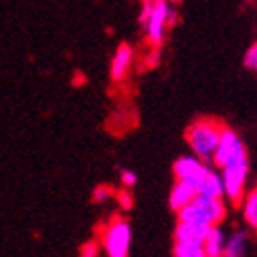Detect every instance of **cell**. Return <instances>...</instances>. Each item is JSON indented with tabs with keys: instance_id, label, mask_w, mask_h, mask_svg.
I'll use <instances>...</instances> for the list:
<instances>
[{
	"instance_id": "44dd1931",
	"label": "cell",
	"mask_w": 257,
	"mask_h": 257,
	"mask_svg": "<svg viewBox=\"0 0 257 257\" xmlns=\"http://www.w3.org/2000/svg\"><path fill=\"white\" fill-rule=\"evenodd\" d=\"M144 64H146V66H148V68H155V66H157V64H159V52H157V48H155V52H151V54H148V56H146Z\"/></svg>"
},
{
	"instance_id": "52a82bcc",
	"label": "cell",
	"mask_w": 257,
	"mask_h": 257,
	"mask_svg": "<svg viewBox=\"0 0 257 257\" xmlns=\"http://www.w3.org/2000/svg\"><path fill=\"white\" fill-rule=\"evenodd\" d=\"M210 167L204 163V159L196 157V155H189V157H179L173 165V175L177 181H187L191 185L200 187L202 181L206 179Z\"/></svg>"
},
{
	"instance_id": "5bb4252c",
	"label": "cell",
	"mask_w": 257,
	"mask_h": 257,
	"mask_svg": "<svg viewBox=\"0 0 257 257\" xmlns=\"http://www.w3.org/2000/svg\"><path fill=\"white\" fill-rule=\"evenodd\" d=\"M241 204H243V218L253 230H257V185L247 191Z\"/></svg>"
},
{
	"instance_id": "5b68a950",
	"label": "cell",
	"mask_w": 257,
	"mask_h": 257,
	"mask_svg": "<svg viewBox=\"0 0 257 257\" xmlns=\"http://www.w3.org/2000/svg\"><path fill=\"white\" fill-rule=\"evenodd\" d=\"M247 159V148L243 144V140L239 138V134L230 130L226 125L224 132H222V138H220V144L216 148V153H214V165L218 169H224L232 163H239V161H245Z\"/></svg>"
},
{
	"instance_id": "277c9868",
	"label": "cell",
	"mask_w": 257,
	"mask_h": 257,
	"mask_svg": "<svg viewBox=\"0 0 257 257\" xmlns=\"http://www.w3.org/2000/svg\"><path fill=\"white\" fill-rule=\"evenodd\" d=\"M222 185H224V198L230 204H241L247 194V177H249V161H239L222 169Z\"/></svg>"
},
{
	"instance_id": "603a6c76",
	"label": "cell",
	"mask_w": 257,
	"mask_h": 257,
	"mask_svg": "<svg viewBox=\"0 0 257 257\" xmlns=\"http://www.w3.org/2000/svg\"><path fill=\"white\" fill-rule=\"evenodd\" d=\"M144 3H155V0H142V5H144Z\"/></svg>"
},
{
	"instance_id": "8fae6325",
	"label": "cell",
	"mask_w": 257,
	"mask_h": 257,
	"mask_svg": "<svg viewBox=\"0 0 257 257\" xmlns=\"http://www.w3.org/2000/svg\"><path fill=\"white\" fill-rule=\"evenodd\" d=\"M226 234L224 230L216 224V226H212L210 232L206 234V239H204V251L208 257H222L224 255V249H226Z\"/></svg>"
},
{
	"instance_id": "30bf717a",
	"label": "cell",
	"mask_w": 257,
	"mask_h": 257,
	"mask_svg": "<svg viewBox=\"0 0 257 257\" xmlns=\"http://www.w3.org/2000/svg\"><path fill=\"white\" fill-rule=\"evenodd\" d=\"M216 226V224H214ZM210 224H198V222H183L177 220L175 226V241H189V243H204L206 234L210 232Z\"/></svg>"
},
{
	"instance_id": "8992f818",
	"label": "cell",
	"mask_w": 257,
	"mask_h": 257,
	"mask_svg": "<svg viewBox=\"0 0 257 257\" xmlns=\"http://www.w3.org/2000/svg\"><path fill=\"white\" fill-rule=\"evenodd\" d=\"M171 9H173V5H171L169 0H155L153 13H151V17H148V21L144 23L148 44H151L153 48H159V46L163 44L165 33H167V27H169Z\"/></svg>"
},
{
	"instance_id": "2e32d148",
	"label": "cell",
	"mask_w": 257,
	"mask_h": 257,
	"mask_svg": "<svg viewBox=\"0 0 257 257\" xmlns=\"http://www.w3.org/2000/svg\"><path fill=\"white\" fill-rule=\"evenodd\" d=\"M113 196H115V191H113L111 185H99V187H95V191H93V200L99 202V204L107 202V200L113 198Z\"/></svg>"
},
{
	"instance_id": "ffe728a7",
	"label": "cell",
	"mask_w": 257,
	"mask_h": 257,
	"mask_svg": "<svg viewBox=\"0 0 257 257\" xmlns=\"http://www.w3.org/2000/svg\"><path fill=\"white\" fill-rule=\"evenodd\" d=\"M97 253H99V245L95 241L84 243L80 249V257H97Z\"/></svg>"
},
{
	"instance_id": "3957f363",
	"label": "cell",
	"mask_w": 257,
	"mask_h": 257,
	"mask_svg": "<svg viewBox=\"0 0 257 257\" xmlns=\"http://www.w3.org/2000/svg\"><path fill=\"white\" fill-rule=\"evenodd\" d=\"M132 247V226L123 216H113L103 230V249L107 257H127Z\"/></svg>"
},
{
	"instance_id": "7c38bea8",
	"label": "cell",
	"mask_w": 257,
	"mask_h": 257,
	"mask_svg": "<svg viewBox=\"0 0 257 257\" xmlns=\"http://www.w3.org/2000/svg\"><path fill=\"white\" fill-rule=\"evenodd\" d=\"M247 245H249V237L245 230H234L228 241H226V249L222 257H247Z\"/></svg>"
},
{
	"instance_id": "7a4b0ae2",
	"label": "cell",
	"mask_w": 257,
	"mask_h": 257,
	"mask_svg": "<svg viewBox=\"0 0 257 257\" xmlns=\"http://www.w3.org/2000/svg\"><path fill=\"white\" fill-rule=\"evenodd\" d=\"M226 218V204L222 198H208L198 194V198L177 212V220L198 222V224H220Z\"/></svg>"
},
{
	"instance_id": "4fadbf2b",
	"label": "cell",
	"mask_w": 257,
	"mask_h": 257,
	"mask_svg": "<svg viewBox=\"0 0 257 257\" xmlns=\"http://www.w3.org/2000/svg\"><path fill=\"white\" fill-rule=\"evenodd\" d=\"M198 194L208 196V198H224V185H222V177L216 171H208L206 179L202 181V185L198 187Z\"/></svg>"
},
{
	"instance_id": "7402d4cb",
	"label": "cell",
	"mask_w": 257,
	"mask_h": 257,
	"mask_svg": "<svg viewBox=\"0 0 257 257\" xmlns=\"http://www.w3.org/2000/svg\"><path fill=\"white\" fill-rule=\"evenodd\" d=\"M169 3H171V5H173V7H175V5H179V3H181V0H169Z\"/></svg>"
},
{
	"instance_id": "ac0fdd59",
	"label": "cell",
	"mask_w": 257,
	"mask_h": 257,
	"mask_svg": "<svg viewBox=\"0 0 257 257\" xmlns=\"http://www.w3.org/2000/svg\"><path fill=\"white\" fill-rule=\"evenodd\" d=\"M245 66L249 68V70H253L255 74H257V41H255V44L245 52Z\"/></svg>"
},
{
	"instance_id": "9a60e30c",
	"label": "cell",
	"mask_w": 257,
	"mask_h": 257,
	"mask_svg": "<svg viewBox=\"0 0 257 257\" xmlns=\"http://www.w3.org/2000/svg\"><path fill=\"white\" fill-rule=\"evenodd\" d=\"M173 253L175 257H208L202 243H189V241H175Z\"/></svg>"
},
{
	"instance_id": "9c48e42d",
	"label": "cell",
	"mask_w": 257,
	"mask_h": 257,
	"mask_svg": "<svg viewBox=\"0 0 257 257\" xmlns=\"http://www.w3.org/2000/svg\"><path fill=\"white\" fill-rule=\"evenodd\" d=\"M196 198H198V187L196 185L175 179V185L171 187V194H169V206H171V210L179 212L185 206H189Z\"/></svg>"
},
{
	"instance_id": "e0dca14e",
	"label": "cell",
	"mask_w": 257,
	"mask_h": 257,
	"mask_svg": "<svg viewBox=\"0 0 257 257\" xmlns=\"http://www.w3.org/2000/svg\"><path fill=\"white\" fill-rule=\"evenodd\" d=\"M115 200H117V204H119L123 210H130V208L134 206V198H132V194H130V187H123V189L115 191Z\"/></svg>"
},
{
	"instance_id": "6da1fadb",
	"label": "cell",
	"mask_w": 257,
	"mask_h": 257,
	"mask_svg": "<svg viewBox=\"0 0 257 257\" xmlns=\"http://www.w3.org/2000/svg\"><path fill=\"white\" fill-rule=\"evenodd\" d=\"M224 127L226 125L220 119H214V117L196 119L185 132V140L191 148V153L204 161H212L214 153H216V148L220 144Z\"/></svg>"
},
{
	"instance_id": "d6986e66",
	"label": "cell",
	"mask_w": 257,
	"mask_h": 257,
	"mask_svg": "<svg viewBox=\"0 0 257 257\" xmlns=\"http://www.w3.org/2000/svg\"><path fill=\"white\" fill-rule=\"evenodd\" d=\"M119 177H121V185L123 187H134L136 185V173L130 171V169H123Z\"/></svg>"
},
{
	"instance_id": "ba28073f",
	"label": "cell",
	"mask_w": 257,
	"mask_h": 257,
	"mask_svg": "<svg viewBox=\"0 0 257 257\" xmlns=\"http://www.w3.org/2000/svg\"><path fill=\"white\" fill-rule=\"evenodd\" d=\"M132 62H134V50L132 46H127V44H121L113 58H111V68H109V74H111V80H123L127 76V72H130L132 68Z\"/></svg>"
}]
</instances>
